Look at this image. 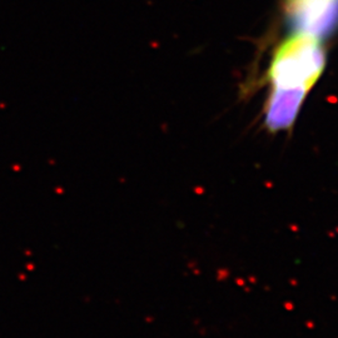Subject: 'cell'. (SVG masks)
Segmentation results:
<instances>
[{
	"label": "cell",
	"instance_id": "obj_1",
	"mask_svg": "<svg viewBox=\"0 0 338 338\" xmlns=\"http://www.w3.org/2000/svg\"><path fill=\"white\" fill-rule=\"evenodd\" d=\"M326 67L322 39L293 33L276 49L268 70L266 126L279 131L292 127L304 98Z\"/></svg>",
	"mask_w": 338,
	"mask_h": 338
},
{
	"label": "cell",
	"instance_id": "obj_2",
	"mask_svg": "<svg viewBox=\"0 0 338 338\" xmlns=\"http://www.w3.org/2000/svg\"><path fill=\"white\" fill-rule=\"evenodd\" d=\"M291 29L325 39L338 28V0H285Z\"/></svg>",
	"mask_w": 338,
	"mask_h": 338
}]
</instances>
